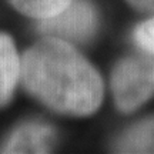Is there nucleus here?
Instances as JSON below:
<instances>
[{
  "mask_svg": "<svg viewBox=\"0 0 154 154\" xmlns=\"http://www.w3.org/2000/svg\"><path fill=\"white\" fill-rule=\"evenodd\" d=\"M24 88L49 109L69 116L99 110L104 86L97 69L69 42L46 36L20 59Z\"/></svg>",
  "mask_w": 154,
  "mask_h": 154,
  "instance_id": "nucleus-1",
  "label": "nucleus"
},
{
  "mask_svg": "<svg viewBox=\"0 0 154 154\" xmlns=\"http://www.w3.org/2000/svg\"><path fill=\"white\" fill-rule=\"evenodd\" d=\"M111 91L117 109L131 113L154 94V54L128 56L111 73Z\"/></svg>",
  "mask_w": 154,
  "mask_h": 154,
  "instance_id": "nucleus-2",
  "label": "nucleus"
},
{
  "mask_svg": "<svg viewBox=\"0 0 154 154\" xmlns=\"http://www.w3.org/2000/svg\"><path fill=\"white\" fill-rule=\"evenodd\" d=\"M97 11L90 0H72L66 9L40 20V32L69 43H83L97 30Z\"/></svg>",
  "mask_w": 154,
  "mask_h": 154,
  "instance_id": "nucleus-3",
  "label": "nucleus"
},
{
  "mask_svg": "<svg viewBox=\"0 0 154 154\" xmlns=\"http://www.w3.org/2000/svg\"><path fill=\"white\" fill-rule=\"evenodd\" d=\"M56 141L54 128L42 121L19 126L0 147V153H49Z\"/></svg>",
  "mask_w": 154,
  "mask_h": 154,
  "instance_id": "nucleus-4",
  "label": "nucleus"
},
{
  "mask_svg": "<svg viewBox=\"0 0 154 154\" xmlns=\"http://www.w3.org/2000/svg\"><path fill=\"white\" fill-rule=\"evenodd\" d=\"M20 79V57L10 36L0 33V107L13 97Z\"/></svg>",
  "mask_w": 154,
  "mask_h": 154,
  "instance_id": "nucleus-5",
  "label": "nucleus"
},
{
  "mask_svg": "<svg viewBox=\"0 0 154 154\" xmlns=\"http://www.w3.org/2000/svg\"><path fill=\"white\" fill-rule=\"evenodd\" d=\"M120 153H154V117L130 127L116 144Z\"/></svg>",
  "mask_w": 154,
  "mask_h": 154,
  "instance_id": "nucleus-6",
  "label": "nucleus"
},
{
  "mask_svg": "<svg viewBox=\"0 0 154 154\" xmlns=\"http://www.w3.org/2000/svg\"><path fill=\"white\" fill-rule=\"evenodd\" d=\"M22 14L43 20L66 9L72 0H9Z\"/></svg>",
  "mask_w": 154,
  "mask_h": 154,
  "instance_id": "nucleus-7",
  "label": "nucleus"
},
{
  "mask_svg": "<svg viewBox=\"0 0 154 154\" xmlns=\"http://www.w3.org/2000/svg\"><path fill=\"white\" fill-rule=\"evenodd\" d=\"M133 40L144 53L154 54V17L136 26L133 32Z\"/></svg>",
  "mask_w": 154,
  "mask_h": 154,
  "instance_id": "nucleus-8",
  "label": "nucleus"
},
{
  "mask_svg": "<svg viewBox=\"0 0 154 154\" xmlns=\"http://www.w3.org/2000/svg\"><path fill=\"white\" fill-rule=\"evenodd\" d=\"M128 5L140 11H154V0H127Z\"/></svg>",
  "mask_w": 154,
  "mask_h": 154,
  "instance_id": "nucleus-9",
  "label": "nucleus"
}]
</instances>
